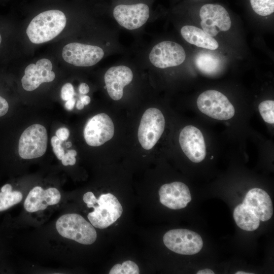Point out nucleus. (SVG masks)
I'll list each match as a JSON object with an SVG mask.
<instances>
[{
    "mask_svg": "<svg viewBox=\"0 0 274 274\" xmlns=\"http://www.w3.org/2000/svg\"><path fill=\"white\" fill-rule=\"evenodd\" d=\"M66 23V17L62 11H44L32 19L26 29V33L32 43H43L58 36L65 27Z\"/></svg>",
    "mask_w": 274,
    "mask_h": 274,
    "instance_id": "1",
    "label": "nucleus"
},
{
    "mask_svg": "<svg viewBox=\"0 0 274 274\" xmlns=\"http://www.w3.org/2000/svg\"><path fill=\"white\" fill-rule=\"evenodd\" d=\"M56 228L62 236L81 244L91 245L97 238L94 226L77 214L61 216L56 222Z\"/></svg>",
    "mask_w": 274,
    "mask_h": 274,
    "instance_id": "2",
    "label": "nucleus"
},
{
    "mask_svg": "<svg viewBox=\"0 0 274 274\" xmlns=\"http://www.w3.org/2000/svg\"><path fill=\"white\" fill-rule=\"evenodd\" d=\"M92 208L94 211L88 214L90 223L95 227L106 228L119 219L123 209L116 197L108 193L99 196Z\"/></svg>",
    "mask_w": 274,
    "mask_h": 274,
    "instance_id": "3",
    "label": "nucleus"
},
{
    "mask_svg": "<svg viewBox=\"0 0 274 274\" xmlns=\"http://www.w3.org/2000/svg\"><path fill=\"white\" fill-rule=\"evenodd\" d=\"M165 119L158 109H148L143 114L138 129V137L142 147L151 149L162 135L165 127Z\"/></svg>",
    "mask_w": 274,
    "mask_h": 274,
    "instance_id": "4",
    "label": "nucleus"
},
{
    "mask_svg": "<svg viewBox=\"0 0 274 274\" xmlns=\"http://www.w3.org/2000/svg\"><path fill=\"white\" fill-rule=\"evenodd\" d=\"M197 106L200 112L219 120H229L235 114L234 108L227 97L215 90L201 93L197 98Z\"/></svg>",
    "mask_w": 274,
    "mask_h": 274,
    "instance_id": "5",
    "label": "nucleus"
},
{
    "mask_svg": "<svg viewBox=\"0 0 274 274\" xmlns=\"http://www.w3.org/2000/svg\"><path fill=\"white\" fill-rule=\"evenodd\" d=\"M48 135L45 127L39 124L31 125L21 134L18 144V153L25 159L40 157L46 152Z\"/></svg>",
    "mask_w": 274,
    "mask_h": 274,
    "instance_id": "6",
    "label": "nucleus"
},
{
    "mask_svg": "<svg viewBox=\"0 0 274 274\" xmlns=\"http://www.w3.org/2000/svg\"><path fill=\"white\" fill-rule=\"evenodd\" d=\"M165 246L170 250L181 255H194L202 248L203 241L196 232L185 229L169 230L163 237Z\"/></svg>",
    "mask_w": 274,
    "mask_h": 274,
    "instance_id": "7",
    "label": "nucleus"
},
{
    "mask_svg": "<svg viewBox=\"0 0 274 274\" xmlns=\"http://www.w3.org/2000/svg\"><path fill=\"white\" fill-rule=\"evenodd\" d=\"M201 26L202 30L212 37L220 31L229 29L231 22L226 9L221 5L206 4L199 11Z\"/></svg>",
    "mask_w": 274,
    "mask_h": 274,
    "instance_id": "8",
    "label": "nucleus"
},
{
    "mask_svg": "<svg viewBox=\"0 0 274 274\" xmlns=\"http://www.w3.org/2000/svg\"><path fill=\"white\" fill-rule=\"evenodd\" d=\"M62 55L63 59L70 64L77 66H90L102 58L104 52L98 46L71 43L63 47Z\"/></svg>",
    "mask_w": 274,
    "mask_h": 274,
    "instance_id": "9",
    "label": "nucleus"
},
{
    "mask_svg": "<svg viewBox=\"0 0 274 274\" xmlns=\"http://www.w3.org/2000/svg\"><path fill=\"white\" fill-rule=\"evenodd\" d=\"M114 125L111 118L106 114H98L86 123L83 134L86 143L92 147H98L111 140L114 134Z\"/></svg>",
    "mask_w": 274,
    "mask_h": 274,
    "instance_id": "10",
    "label": "nucleus"
},
{
    "mask_svg": "<svg viewBox=\"0 0 274 274\" xmlns=\"http://www.w3.org/2000/svg\"><path fill=\"white\" fill-rule=\"evenodd\" d=\"M186 53L180 44L163 41L155 45L149 54V60L155 66L165 68L181 64L185 60Z\"/></svg>",
    "mask_w": 274,
    "mask_h": 274,
    "instance_id": "11",
    "label": "nucleus"
},
{
    "mask_svg": "<svg viewBox=\"0 0 274 274\" xmlns=\"http://www.w3.org/2000/svg\"><path fill=\"white\" fill-rule=\"evenodd\" d=\"M179 143L186 156L193 162L202 161L206 156V146L201 131L193 125H187L181 130Z\"/></svg>",
    "mask_w": 274,
    "mask_h": 274,
    "instance_id": "12",
    "label": "nucleus"
},
{
    "mask_svg": "<svg viewBox=\"0 0 274 274\" xmlns=\"http://www.w3.org/2000/svg\"><path fill=\"white\" fill-rule=\"evenodd\" d=\"M149 8L145 4L119 5L115 7L113 15L121 26L129 29H138L143 26L149 17Z\"/></svg>",
    "mask_w": 274,
    "mask_h": 274,
    "instance_id": "13",
    "label": "nucleus"
},
{
    "mask_svg": "<svg viewBox=\"0 0 274 274\" xmlns=\"http://www.w3.org/2000/svg\"><path fill=\"white\" fill-rule=\"evenodd\" d=\"M52 70V63L46 58L39 60L36 64H29L25 68L24 75L21 79L23 89L28 91H33L42 83L53 81L55 75Z\"/></svg>",
    "mask_w": 274,
    "mask_h": 274,
    "instance_id": "14",
    "label": "nucleus"
},
{
    "mask_svg": "<svg viewBox=\"0 0 274 274\" xmlns=\"http://www.w3.org/2000/svg\"><path fill=\"white\" fill-rule=\"evenodd\" d=\"M160 202L173 210L185 208L191 200L188 186L181 182L165 184L159 190Z\"/></svg>",
    "mask_w": 274,
    "mask_h": 274,
    "instance_id": "15",
    "label": "nucleus"
},
{
    "mask_svg": "<svg viewBox=\"0 0 274 274\" xmlns=\"http://www.w3.org/2000/svg\"><path fill=\"white\" fill-rule=\"evenodd\" d=\"M104 79L108 94L112 99L118 100L123 96L124 87L131 82L133 73L126 66H112L106 72Z\"/></svg>",
    "mask_w": 274,
    "mask_h": 274,
    "instance_id": "16",
    "label": "nucleus"
},
{
    "mask_svg": "<svg viewBox=\"0 0 274 274\" xmlns=\"http://www.w3.org/2000/svg\"><path fill=\"white\" fill-rule=\"evenodd\" d=\"M61 195L55 188H49L46 190L40 186L33 188L27 195L24 203L25 210L33 213L46 209L48 206L58 203Z\"/></svg>",
    "mask_w": 274,
    "mask_h": 274,
    "instance_id": "17",
    "label": "nucleus"
},
{
    "mask_svg": "<svg viewBox=\"0 0 274 274\" xmlns=\"http://www.w3.org/2000/svg\"><path fill=\"white\" fill-rule=\"evenodd\" d=\"M243 203L248 207L261 221L268 220L273 215L271 198L266 191L260 188L250 189Z\"/></svg>",
    "mask_w": 274,
    "mask_h": 274,
    "instance_id": "18",
    "label": "nucleus"
},
{
    "mask_svg": "<svg viewBox=\"0 0 274 274\" xmlns=\"http://www.w3.org/2000/svg\"><path fill=\"white\" fill-rule=\"evenodd\" d=\"M181 33L188 43L197 47L211 50H216L219 47L218 43L215 39L196 26H184L181 29Z\"/></svg>",
    "mask_w": 274,
    "mask_h": 274,
    "instance_id": "19",
    "label": "nucleus"
},
{
    "mask_svg": "<svg viewBox=\"0 0 274 274\" xmlns=\"http://www.w3.org/2000/svg\"><path fill=\"white\" fill-rule=\"evenodd\" d=\"M194 62L199 71L208 75L217 74L223 65V61L219 56L207 51L198 53L195 56Z\"/></svg>",
    "mask_w": 274,
    "mask_h": 274,
    "instance_id": "20",
    "label": "nucleus"
},
{
    "mask_svg": "<svg viewBox=\"0 0 274 274\" xmlns=\"http://www.w3.org/2000/svg\"><path fill=\"white\" fill-rule=\"evenodd\" d=\"M233 215L235 223L243 230L252 231L259 227V219L254 213L243 203L237 205L234 208Z\"/></svg>",
    "mask_w": 274,
    "mask_h": 274,
    "instance_id": "21",
    "label": "nucleus"
},
{
    "mask_svg": "<svg viewBox=\"0 0 274 274\" xmlns=\"http://www.w3.org/2000/svg\"><path fill=\"white\" fill-rule=\"evenodd\" d=\"M22 199V193L17 191L0 192V212L6 210L19 203Z\"/></svg>",
    "mask_w": 274,
    "mask_h": 274,
    "instance_id": "22",
    "label": "nucleus"
},
{
    "mask_svg": "<svg viewBox=\"0 0 274 274\" xmlns=\"http://www.w3.org/2000/svg\"><path fill=\"white\" fill-rule=\"evenodd\" d=\"M253 10L261 16L269 15L274 12V0H250Z\"/></svg>",
    "mask_w": 274,
    "mask_h": 274,
    "instance_id": "23",
    "label": "nucleus"
},
{
    "mask_svg": "<svg viewBox=\"0 0 274 274\" xmlns=\"http://www.w3.org/2000/svg\"><path fill=\"white\" fill-rule=\"evenodd\" d=\"M140 269L132 261L127 260L122 264H116L110 270V274H139Z\"/></svg>",
    "mask_w": 274,
    "mask_h": 274,
    "instance_id": "24",
    "label": "nucleus"
},
{
    "mask_svg": "<svg viewBox=\"0 0 274 274\" xmlns=\"http://www.w3.org/2000/svg\"><path fill=\"white\" fill-rule=\"evenodd\" d=\"M259 113L265 122L270 124L274 123V101L267 100L262 101L258 106Z\"/></svg>",
    "mask_w": 274,
    "mask_h": 274,
    "instance_id": "25",
    "label": "nucleus"
},
{
    "mask_svg": "<svg viewBox=\"0 0 274 274\" xmlns=\"http://www.w3.org/2000/svg\"><path fill=\"white\" fill-rule=\"evenodd\" d=\"M62 141L56 136H53L51 140L53 151L59 160H61L65 153L63 148L61 147Z\"/></svg>",
    "mask_w": 274,
    "mask_h": 274,
    "instance_id": "26",
    "label": "nucleus"
},
{
    "mask_svg": "<svg viewBox=\"0 0 274 274\" xmlns=\"http://www.w3.org/2000/svg\"><path fill=\"white\" fill-rule=\"evenodd\" d=\"M75 92L73 85L69 83L65 84L61 90V97L63 100H67L74 97Z\"/></svg>",
    "mask_w": 274,
    "mask_h": 274,
    "instance_id": "27",
    "label": "nucleus"
},
{
    "mask_svg": "<svg viewBox=\"0 0 274 274\" xmlns=\"http://www.w3.org/2000/svg\"><path fill=\"white\" fill-rule=\"evenodd\" d=\"M83 201L86 203L87 207L92 208L97 201V199L94 194L90 191L87 192L84 194L83 197Z\"/></svg>",
    "mask_w": 274,
    "mask_h": 274,
    "instance_id": "28",
    "label": "nucleus"
},
{
    "mask_svg": "<svg viewBox=\"0 0 274 274\" xmlns=\"http://www.w3.org/2000/svg\"><path fill=\"white\" fill-rule=\"evenodd\" d=\"M61 160L62 164L64 166H67L68 165H73L75 164L76 161L75 156L68 152H67L64 154Z\"/></svg>",
    "mask_w": 274,
    "mask_h": 274,
    "instance_id": "29",
    "label": "nucleus"
},
{
    "mask_svg": "<svg viewBox=\"0 0 274 274\" xmlns=\"http://www.w3.org/2000/svg\"><path fill=\"white\" fill-rule=\"evenodd\" d=\"M56 135L58 138L62 141H66L68 138L70 131L66 128L61 127L56 131Z\"/></svg>",
    "mask_w": 274,
    "mask_h": 274,
    "instance_id": "30",
    "label": "nucleus"
},
{
    "mask_svg": "<svg viewBox=\"0 0 274 274\" xmlns=\"http://www.w3.org/2000/svg\"><path fill=\"white\" fill-rule=\"evenodd\" d=\"M9 109V105L7 100L0 96V117L5 115Z\"/></svg>",
    "mask_w": 274,
    "mask_h": 274,
    "instance_id": "31",
    "label": "nucleus"
},
{
    "mask_svg": "<svg viewBox=\"0 0 274 274\" xmlns=\"http://www.w3.org/2000/svg\"><path fill=\"white\" fill-rule=\"evenodd\" d=\"M79 90L80 93L85 94L89 92V87L87 84L82 83L79 86Z\"/></svg>",
    "mask_w": 274,
    "mask_h": 274,
    "instance_id": "32",
    "label": "nucleus"
},
{
    "mask_svg": "<svg viewBox=\"0 0 274 274\" xmlns=\"http://www.w3.org/2000/svg\"><path fill=\"white\" fill-rule=\"evenodd\" d=\"M75 99L73 97L67 100H66L65 104V107L66 109L68 110H72L75 105Z\"/></svg>",
    "mask_w": 274,
    "mask_h": 274,
    "instance_id": "33",
    "label": "nucleus"
},
{
    "mask_svg": "<svg viewBox=\"0 0 274 274\" xmlns=\"http://www.w3.org/2000/svg\"><path fill=\"white\" fill-rule=\"evenodd\" d=\"M80 100L84 105H87L90 103L91 99L88 95H82L80 97Z\"/></svg>",
    "mask_w": 274,
    "mask_h": 274,
    "instance_id": "34",
    "label": "nucleus"
},
{
    "mask_svg": "<svg viewBox=\"0 0 274 274\" xmlns=\"http://www.w3.org/2000/svg\"><path fill=\"white\" fill-rule=\"evenodd\" d=\"M197 274H214V272L209 268H205L198 271Z\"/></svg>",
    "mask_w": 274,
    "mask_h": 274,
    "instance_id": "35",
    "label": "nucleus"
},
{
    "mask_svg": "<svg viewBox=\"0 0 274 274\" xmlns=\"http://www.w3.org/2000/svg\"><path fill=\"white\" fill-rule=\"evenodd\" d=\"M12 187L10 184H7L5 185L1 188V191H12Z\"/></svg>",
    "mask_w": 274,
    "mask_h": 274,
    "instance_id": "36",
    "label": "nucleus"
},
{
    "mask_svg": "<svg viewBox=\"0 0 274 274\" xmlns=\"http://www.w3.org/2000/svg\"><path fill=\"white\" fill-rule=\"evenodd\" d=\"M84 105L83 104V102L80 100H78L77 102V104H76V108L78 109V110H82L84 108Z\"/></svg>",
    "mask_w": 274,
    "mask_h": 274,
    "instance_id": "37",
    "label": "nucleus"
},
{
    "mask_svg": "<svg viewBox=\"0 0 274 274\" xmlns=\"http://www.w3.org/2000/svg\"><path fill=\"white\" fill-rule=\"evenodd\" d=\"M236 274H252V273H249V272H246L245 271H237L236 272H235Z\"/></svg>",
    "mask_w": 274,
    "mask_h": 274,
    "instance_id": "38",
    "label": "nucleus"
},
{
    "mask_svg": "<svg viewBox=\"0 0 274 274\" xmlns=\"http://www.w3.org/2000/svg\"><path fill=\"white\" fill-rule=\"evenodd\" d=\"M65 145L67 148H70L72 146V143L71 142H67L65 143Z\"/></svg>",
    "mask_w": 274,
    "mask_h": 274,
    "instance_id": "39",
    "label": "nucleus"
},
{
    "mask_svg": "<svg viewBox=\"0 0 274 274\" xmlns=\"http://www.w3.org/2000/svg\"><path fill=\"white\" fill-rule=\"evenodd\" d=\"M1 42H2V37H1V36L0 35V45H1Z\"/></svg>",
    "mask_w": 274,
    "mask_h": 274,
    "instance_id": "40",
    "label": "nucleus"
},
{
    "mask_svg": "<svg viewBox=\"0 0 274 274\" xmlns=\"http://www.w3.org/2000/svg\"><path fill=\"white\" fill-rule=\"evenodd\" d=\"M213 158V156H212L211 158V159H212Z\"/></svg>",
    "mask_w": 274,
    "mask_h": 274,
    "instance_id": "41",
    "label": "nucleus"
}]
</instances>
